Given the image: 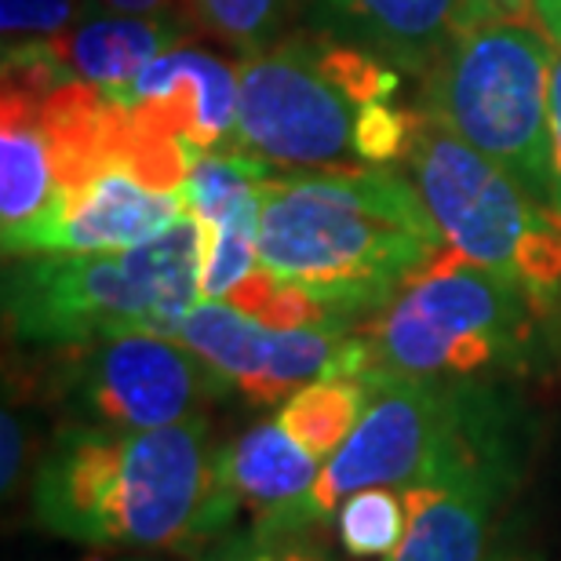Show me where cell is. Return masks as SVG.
<instances>
[{
    "mask_svg": "<svg viewBox=\"0 0 561 561\" xmlns=\"http://www.w3.org/2000/svg\"><path fill=\"white\" fill-rule=\"evenodd\" d=\"M379 59L431 73L463 30L492 19V0H324Z\"/></svg>",
    "mask_w": 561,
    "mask_h": 561,
    "instance_id": "cell-16",
    "label": "cell"
},
{
    "mask_svg": "<svg viewBox=\"0 0 561 561\" xmlns=\"http://www.w3.org/2000/svg\"><path fill=\"white\" fill-rule=\"evenodd\" d=\"M540 307L511 280L445 249L368 321L373 368L426 383L511 368Z\"/></svg>",
    "mask_w": 561,
    "mask_h": 561,
    "instance_id": "cell-6",
    "label": "cell"
},
{
    "mask_svg": "<svg viewBox=\"0 0 561 561\" xmlns=\"http://www.w3.org/2000/svg\"><path fill=\"white\" fill-rule=\"evenodd\" d=\"M66 383L92 423L157 431L194 420L201 405L230 387L205 357L172 335L125 332L66 346Z\"/></svg>",
    "mask_w": 561,
    "mask_h": 561,
    "instance_id": "cell-10",
    "label": "cell"
},
{
    "mask_svg": "<svg viewBox=\"0 0 561 561\" xmlns=\"http://www.w3.org/2000/svg\"><path fill=\"white\" fill-rule=\"evenodd\" d=\"M179 30L164 15H106L88 19L48 41L4 44V81L48 95L62 84H92L110 95L128 92L157 55L175 48Z\"/></svg>",
    "mask_w": 561,
    "mask_h": 561,
    "instance_id": "cell-11",
    "label": "cell"
},
{
    "mask_svg": "<svg viewBox=\"0 0 561 561\" xmlns=\"http://www.w3.org/2000/svg\"><path fill=\"white\" fill-rule=\"evenodd\" d=\"M106 11H125V15H161L172 8V0H99Z\"/></svg>",
    "mask_w": 561,
    "mask_h": 561,
    "instance_id": "cell-27",
    "label": "cell"
},
{
    "mask_svg": "<svg viewBox=\"0 0 561 561\" xmlns=\"http://www.w3.org/2000/svg\"><path fill=\"white\" fill-rule=\"evenodd\" d=\"M227 302H230V307L244 310L255 321L274 324V329H302V324L332 321L329 313H324L318 302L307 296V291H299L296 285L280 280L277 274L266 271L263 263L230 291ZM332 324H340V321H332ZM346 329H351V324H346Z\"/></svg>",
    "mask_w": 561,
    "mask_h": 561,
    "instance_id": "cell-21",
    "label": "cell"
},
{
    "mask_svg": "<svg viewBox=\"0 0 561 561\" xmlns=\"http://www.w3.org/2000/svg\"><path fill=\"white\" fill-rule=\"evenodd\" d=\"M321 459L310 456L277 420L255 423L227 445V474L241 507L255 514V529L296 533L313 529L307 496L321 478Z\"/></svg>",
    "mask_w": 561,
    "mask_h": 561,
    "instance_id": "cell-17",
    "label": "cell"
},
{
    "mask_svg": "<svg viewBox=\"0 0 561 561\" xmlns=\"http://www.w3.org/2000/svg\"><path fill=\"white\" fill-rule=\"evenodd\" d=\"M186 216V197L146 186L128 168H106L77 194L62 197L51 216L19 241V255L44 252H121L153 241Z\"/></svg>",
    "mask_w": 561,
    "mask_h": 561,
    "instance_id": "cell-14",
    "label": "cell"
},
{
    "mask_svg": "<svg viewBox=\"0 0 561 561\" xmlns=\"http://www.w3.org/2000/svg\"><path fill=\"white\" fill-rule=\"evenodd\" d=\"M373 387L368 409L351 437L324 459L321 478L307 496V518L318 525L365 489H412L445 478L470 459L500 456L481 431L474 409L453 383H426L390 373L365 376Z\"/></svg>",
    "mask_w": 561,
    "mask_h": 561,
    "instance_id": "cell-8",
    "label": "cell"
},
{
    "mask_svg": "<svg viewBox=\"0 0 561 561\" xmlns=\"http://www.w3.org/2000/svg\"><path fill=\"white\" fill-rule=\"evenodd\" d=\"M233 150L274 172L387 168L409 157L420 121L394 106L398 73L379 55L299 37L252 55L238 70Z\"/></svg>",
    "mask_w": 561,
    "mask_h": 561,
    "instance_id": "cell-3",
    "label": "cell"
},
{
    "mask_svg": "<svg viewBox=\"0 0 561 561\" xmlns=\"http://www.w3.org/2000/svg\"><path fill=\"white\" fill-rule=\"evenodd\" d=\"M536 22L547 33L551 44V153H554V175H551V219L561 227V0H536Z\"/></svg>",
    "mask_w": 561,
    "mask_h": 561,
    "instance_id": "cell-25",
    "label": "cell"
},
{
    "mask_svg": "<svg viewBox=\"0 0 561 561\" xmlns=\"http://www.w3.org/2000/svg\"><path fill=\"white\" fill-rule=\"evenodd\" d=\"M274 168L244 150L197 153L183 197L205 241V299H227L260 266L263 179Z\"/></svg>",
    "mask_w": 561,
    "mask_h": 561,
    "instance_id": "cell-13",
    "label": "cell"
},
{
    "mask_svg": "<svg viewBox=\"0 0 561 561\" xmlns=\"http://www.w3.org/2000/svg\"><path fill=\"white\" fill-rule=\"evenodd\" d=\"M503 478H507L503 459L485 456L426 485L401 489L409 529L398 554L387 561H481Z\"/></svg>",
    "mask_w": 561,
    "mask_h": 561,
    "instance_id": "cell-15",
    "label": "cell"
},
{
    "mask_svg": "<svg viewBox=\"0 0 561 561\" xmlns=\"http://www.w3.org/2000/svg\"><path fill=\"white\" fill-rule=\"evenodd\" d=\"M445 249L420 186L387 168L263 179L260 263L340 324L379 313Z\"/></svg>",
    "mask_w": 561,
    "mask_h": 561,
    "instance_id": "cell-2",
    "label": "cell"
},
{
    "mask_svg": "<svg viewBox=\"0 0 561 561\" xmlns=\"http://www.w3.org/2000/svg\"><path fill=\"white\" fill-rule=\"evenodd\" d=\"M496 15L518 19V22H536V0H492Z\"/></svg>",
    "mask_w": 561,
    "mask_h": 561,
    "instance_id": "cell-28",
    "label": "cell"
},
{
    "mask_svg": "<svg viewBox=\"0 0 561 561\" xmlns=\"http://www.w3.org/2000/svg\"><path fill=\"white\" fill-rule=\"evenodd\" d=\"M201 26H208L216 37L252 48L263 41V33L274 26L280 0H190Z\"/></svg>",
    "mask_w": 561,
    "mask_h": 561,
    "instance_id": "cell-23",
    "label": "cell"
},
{
    "mask_svg": "<svg viewBox=\"0 0 561 561\" xmlns=\"http://www.w3.org/2000/svg\"><path fill=\"white\" fill-rule=\"evenodd\" d=\"M121 99L146 131L183 142L194 153L233 150L241 77L197 48H168Z\"/></svg>",
    "mask_w": 561,
    "mask_h": 561,
    "instance_id": "cell-12",
    "label": "cell"
},
{
    "mask_svg": "<svg viewBox=\"0 0 561 561\" xmlns=\"http://www.w3.org/2000/svg\"><path fill=\"white\" fill-rule=\"evenodd\" d=\"M77 0H0V30L4 44L48 41L70 30Z\"/></svg>",
    "mask_w": 561,
    "mask_h": 561,
    "instance_id": "cell-24",
    "label": "cell"
},
{
    "mask_svg": "<svg viewBox=\"0 0 561 561\" xmlns=\"http://www.w3.org/2000/svg\"><path fill=\"white\" fill-rule=\"evenodd\" d=\"M205 241L186 216L121 252L19 255L4 274V310L19 340L77 346L125 332L172 335L205 299Z\"/></svg>",
    "mask_w": 561,
    "mask_h": 561,
    "instance_id": "cell-4",
    "label": "cell"
},
{
    "mask_svg": "<svg viewBox=\"0 0 561 561\" xmlns=\"http://www.w3.org/2000/svg\"><path fill=\"white\" fill-rule=\"evenodd\" d=\"M44 92L15 81H4L0 106V230L4 255L19 249L33 227H41L59 205L51 142L41 121Z\"/></svg>",
    "mask_w": 561,
    "mask_h": 561,
    "instance_id": "cell-18",
    "label": "cell"
},
{
    "mask_svg": "<svg viewBox=\"0 0 561 561\" xmlns=\"http://www.w3.org/2000/svg\"><path fill=\"white\" fill-rule=\"evenodd\" d=\"M368 398H373V387L365 376H321L299 387L288 401H280L277 423L324 463L351 437L368 409Z\"/></svg>",
    "mask_w": 561,
    "mask_h": 561,
    "instance_id": "cell-19",
    "label": "cell"
},
{
    "mask_svg": "<svg viewBox=\"0 0 561 561\" xmlns=\"http://www.w3.org/2000/svg\"><path fill=\"white\" fill-rule=\"evenodd\" d=\"M0 442H4V463H0V481H4V496L11 489H15L19 481V470H22V426L15 420V412H4V420H0Z\"/></svg>",
    "mask_w": 561,
    "mask_h": 561,
    "instance_id": "cell-26",
    "label": "cell"
},
{
    "mask_svg": "<svg viewBox=\"0 0 561 561\" xmlns=\"http://www.w3.org/2000/svg\"><path fill=\"white\" fill-rule=\"evenodd\" d=\"M172 340L205 357L255 405L288 401L299 387L321 376L373 373V346L365 332L357 335L346 324L332 321L274 329L230 307L227 299H201L172 332Z\"/></svg>",
    "mask_w": 561,
    "mask_h": 561,
    "instance_id": "cell-9",
    "label": "cell"
},
{
    "mask_svg": "<svg viewBox=\"0 0 561 561\" xmlns=\"http://www.w3.org/2000/svg\"><path fill=\"white\" fill-rule=\"evenodd\" d=\"M426 117L551 205V44L540 22L481 19L426 73ZM551 216V211H547Z\"/></svg>",
    "mask_w": 561,
    "mask_h": 561,
    "instance_id": "cell-5",
    "label": "cell"
},
{
    "mask_svg": "<svg viewBox=\"0 0 561 561\" xmlns=\"http://www.w3.org/2000/svg\"><path fill=\"white\" fill-rule=\"evenodd\" d=\"M313 529L296 533H266L252 529L222 536L216 547H208L197 561H329L321 554V547L310 540Z\"/></svg>",
    "mask_w": 561,
    "mask_h": 561,
    "instance_id": "cell-22",
    "label": "cell"
},
{
    "mask_svg": "<svg viewBox=\"0 0 561 561\" xmlns=\"http://www.w3.org/2000/svg\"><path fill=\"white\" fill-rule=\"evenodd\" d=\"M136 561H142V558H136Z\"/></svg>",
    "mask_w": 561,
    "mask_h": 561,
    "instance_id": "cell-30",
    "label": "cell"
},
{
    "mask_svg": "<svg viewBox=\"0 0 561 561\" xmlns=\"http://www.w3.org/2000/svg\"><path fill=\"white\" fill-rule=\"evenodd\" d=\"M409 172L456 255L511 280L536 307L561 296V227L503 168L423 117Z\"/></svg>",
    "mask_w": 561,
    "mask_h": 561,
    "instance_id": "cell-7",
    "label": "cell"
},
{
    "mask_svg": "<svg viewBox=\"0 0 561 561\" xmlns=\"http://www.w3.org/2000/svg\"><path fill=\"white\" fill-rule=\"evenodd\" d=\"M335 536L351 558H394L409 529L401 489H365L335 507Z\"/></svg>",
    "mask_w": 561,
    "mask_h": 561,
    "instance_id": "cell-20",
    "label": "cell"
},
{
    "mask_svg": "<svg viewBox=\"0 0 561 561\" xmlns=\"http://www.w3.org/2000/svg\"><path fill=\"white\" fill-rule=\"evenodd\" d=\"M238 507L227 445H211L205 416L157 431L62 426L33 478L41 529L88 547H197L219 540Z\"/></svg>",
    "mask_w": 561,
    "mask_h": 561,
    "instance_id": "cell-1",
    "label": "cell"
},
{
    "mask_svg": "<svg viewBox=\"0 0 561 561\" xmlns=\"http://www.w3.org/2000/svg\"><path fill=\"white\" fill-rule=\"evenodd\" d=\"M496 561H529V558H522V554H500Z\"/></svg>",
    "mask_w": 561,
    "mask_h": 561,
    "instance_id": "cell-29",
    "label": "cell"
}]
</instances>
